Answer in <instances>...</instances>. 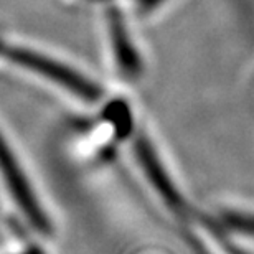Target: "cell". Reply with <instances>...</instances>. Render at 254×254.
<instances>
[{
    "mask_svg": "<svg viewBox=\"0 0 254 254\" xmlns=\"http://www.w3.org/2000/svg\"><path fill=\"white\" fill-rule=\"evenodd\" d=\"M0 177L10 196L13 198L15 205L23 213L30 225L43 235H50L52 225H50L48 216L45 215V210L35 195L32 184L28 182L23 169L18 164V159L10 149L2 132H0Z\"/></svg>",
    "mask_w": 254,
    "mask_h": 254,
    "instance_id": "3",
    "label": "cell"
},
{
    "mask_svg": "<svg viewBox=\"0 0 254 254\" xmlns=\"http://www.w3.org/2000/svg\"><path fill=\"white\" fill-rule=\"evenodd\" d=\"M0 58L42 76L50 83H55L60 88L69 91L76 98L88 101V103H96L103 96V89L94 81L69 68L68 64L57 62L35 50L18 47V45H8L0 40Z\"/></svg>",
    "mask_w": 254,
    "mask_h": 254,
    "instance_id": "1",
    "label": "cell"
},
{
    "mask_svg": "<svg viewBox=\"0 0 254 254\" xmlns=\"http://www.w3.org/2000/svg\"><path fill=\"white\" fill-rule=\"evenodd\" d=\"M108 23H109L111 48H113L114 62L119 73L126 79L140 78L142 71H144V63H142V58L139 52H137L134 42H132L129 32H127V27L119 10L116 8L109 10Z\"/></svg>",
    "mask_w": 254,
    "mask_h": 254,
    "instance_id": "4",
    "label": "cell"
},
{
    "mask_svg": "<svg viewBox=\"0 0 254 254\" xmlns=\"http://www.w3.org/2000/svg\"><path fill=\"white\" fill-rule=\"evenodd\" d=\"M23 254H37V250H35V245H30V243H28V250L25 251Z\"/></svg>",
    "mask_w": 254,
    "mask_h": 254,
    "instance_id": "7",
    "label": "cell"
},
{
    "mask_svg": "<svg viewBox=\"0 0 254 254\" xmlns=\"http://www.w3.org/2000/svg\"><path fill=\"white\" fill-rule=\"evenodd\" d=\"M108 119L116 127V132L121 139H124L132 132V118L130 111L124 101H114L108 108Z\"/></svg>",
    "mask_w": 254,
    "mask_h": 254,
    "instance_id": "6",
    "label": "cell"
},
{
    "mask_svg": "<svg viewBox=\"0 0 254 254\" xmlns=\"http://www.w3.org/2000/svg\"><path fill=\"white\" fill-rule=\"evenodd\" d=\"M218 223L228 235H238L254 240V211L223 210Z\"/></svg>",
    "mask_w": 254,
    "mask_h": 254,
    "instance_id": "5",
    "label": "cell"
},
{
    "mask_svg": "<svg viewBox=\"0 0 254 254\" xmlns=\"http://www.w3.org/2000/svg\"><path fill=\"white\" fill-rule=\"evenodd\" d=\"M134 155L140 170L144 172L149 185L160 196L162 203L180 220H189L193 213L184 193L179 190V185L172 179L167 167L157 154L154 144L145 134H137L134 139Z\"/></svg>",
    "mask_w": 254,
    "mask_h": 254,
    "instance_id": "2",
    "label": "cell"
}]
</instances>
